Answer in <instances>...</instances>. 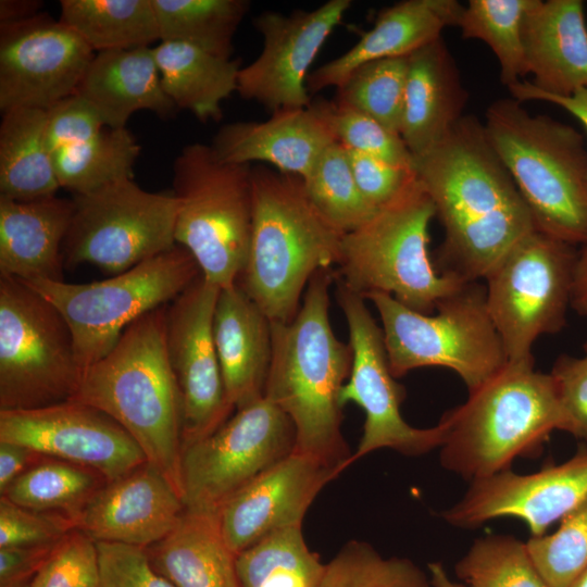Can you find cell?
<instances>
[{
	"label": "cell",
	"mask_w": 587,
	"mask_h": 587,
	"mask_svg": "<svg viewBox=\"0 0 587 587\" xmlns=\"http://www.w3.org/2000/svg\"><path fill=\"white\" fill-rule=\"evenodd\" d=\"M329 101L279 110L265 122L223 125L211 143L217 158L232 164L262 162L304 178L336 141Z\"/></svg>",
	"instance_id": "24"
},
{
	"label": "cell",
	"mask_w": 587,
	"mask_h": 587,
	"mask_svg": "<svg viewBox=\"0 0 587 587\" xmlns=\"http://www.w3.org/2000/svg\"><path fill=\"white\" fill-rule=\"evenodd\" d=\"M105 483L97 472L70 462L39 461L15 478L1 496L24 508L62 512L73 519Z\"/></svg>",
	"instance_id": "38"
},
{
	"label": "cell",
	"mask_w": 587,
	"mask_h": 587,
	"mask_svg": "<svg viewBox=\"0 0 587 587\" xmlns=\"http://www.w3.org/2000/svg\"><path fill=\"white\" fill-rule=\"evenodd\" d=\"M365 299L379 315L396 378L420 367H446L471 391L508 362L487 310L485 286L478 282L441 300L435 314L411 310L387 294L372 292Z\"/></svg>",
	"instance_id": "9"
},
{
	"label": "cell",
	"mask_w": 587,
	"mask_h": 587,
	"mask_svg": "<svg viewBox=\"0 0 587 587\" xmlns=\"http://www.w3.org/2000/svg\"><path fill=\"white\" fill-rule=\"evenodd\" d=\"M82 377L62 314L23 282L0 277V410L70 401Z\"/></svg>",
	"instance_id": "11"
},
{
	"label": "cell",
	"mask_w": 587,
	"mask_h": 587,
	"mask_svg": "<svg viewBox=\"0 0 587 587\" xmlns=\"http://www.w3.org/2000/svg\"><path fill=\"white\" fill-rule=\"evenodd\" d=\"M571 308L587 317V243L577 252L572 284Z\"/></svg>",
	"instance_id": "52"
},
{
	"label": "cell",
	"mask_w": 587,
	"mask_h": 587,
	"mask_svg": "<svg viewBox=\"0 0 587 587\" xmlns=\"http://www.w3.org/2000/svg\"><path fill=\"white\" fill-rule=\"evenodd\" d=\"M524 101H545L559 105L576 117L587 130V88L579 89L570 97L532 95Z\"/></svg>",
	"instance_id": "53"
},
{
	"label": "cell",
	"mask_w": 587,
	"mask_h": 587,
	"mask_svg": "<svg viewBox=\"0 0 587 587\" xmlns=\"http://www.w3.org/2000/svg\"><path fill=\"white\" fill-rule=\"evenodd\" d=\"M340 473L312 455L294 450L234 494L218 510L229 548L238 554L272 532L302 525L319 492Z\"/></svg>",
	"instance_id": "21"
},
{
	"label": "cell",
	"mask_w": 587,
	"mask_h": 587,
	"mask_svg": "<svg viewBox=\"0 0 587 587\" xmlns=\"http://www.w3.org/2000/svg\"><path fill=\"white\" fill-rule=\"evenodd\" d=\"M60 21L96 53L160 40L152 0H61Z\"/></svg>",
	"instance_id": "34"
},
{
	"label": "cell",
	"mask_w": 587,
	"mask_h": 587,
	"mask_svg": "<svg viewBox=\"0 0 587 587\" xmlns=\"http://www.w3.org/2000/svg\"><path fill=\"white\" fill-rule=\"evenodd\" d=\"M337 299L346 317L352 366L339 394L344 408L358 404L365 414L362 436L352 461L380 449L417 457L439 449L445 426L419 428L410 425L400 411L405 389L392 375L382 327L373 319L364 298L338 283Z\"/></svg>",
	"instance_id": "15"
},
{
	"label": "cell",
	"mask_w": 587,
	"mask_h": 587,
	"mask_svg": "<svg viewBox=\"0 0 587 587\" xmlns=\"http://www.w3.org/2000/svg\"><path fill=\"white\" fill-rule=\"evenodd\" d=\"M584 353L587 354V341L584 345Z\"/></svg>",
	"instance_id": "57"
},
{
	"label": "cell",
	"mask_w": 587,
	"mask_h": 587,
	"mask_svg": "<svg viewBox=\"0 0 587 587\" xmlns=\"http://www.w3.org/2000/svg\"><path fill=\"white\" fill-rule=\"evenodd\" d=\"M464 5L455 0H403L383 10L374 26L348 51L308 75L309 92L338 88L358 67L405 57L458 26Z\"/></svg>",
	"instance_id": "26"
},
{
	"label": "cell",
	"mask_w": 587,
	"mask_h": 587,
	"mask_svg": "<svg viewBox=\"0 0 587 587\" xmlns=\"http://www.w3.org/2000/svg\"><path fill=\"white\" fill-rule=\"evenodd\" d=\"M0 441L89 469L107 482L147 462L136 441L113 419L75 401L0 410Z\"/></svg>",
	"instance_id": "18"
},
{
	"label": "cell",
	"mask_w": 587,
	"mask_h": 587,
	"mask_svg": "<svg viewBox=\"0 0 587 587\" xmlns=\"http://www.w3.org/2000/svg\"><path fill=\"white\" fill-rule=\"evenodd\" d=\"M445 237L439 267L465 282L485 279L536 229L532 213L494 150L484 123L465 114L436 146L414 157Z\"/></svg>",
	"instance_id": "1"
},
{
	"label": "cell",
	"mask_w": 587,
	"mask_h": 587,
	"mask_svg": "<svg viewBox=\"0 0 587 587\" xmlns=\"http://www.w3.org/2000/svg\"><path fill=\"white\" fill-rule=\"evenodd\" d=\"M252 228L237 283L274 323L290 322L311 277L337 265L345 233L310 200L302 177L251 167Z\"/></svg>",
	"instance_id": "4"
},
{
	"label": "cell",
	"mask_w": 587,
	"mask_h": 587,
	"mask_svg": "<svg viewBox=\"0 0 587 587\" xmlns=\"http://www.w3.org/2000/svg\"><path fill=\"white\" fill-rule=\"evenodd\" d=\"M550 375L566 420V433L587 442V354H561Z\"/></svg>",
	"instance_id": "48"
},
{
	"label": "cell",
	"mask_w": 587,
	"mask_h": 587,
	"mask_svg": "<svg viewBox=\"0 0 587 587\" xmlns=\"http://www.w3.org/2000/svg\"><path fill=\"white\" fill-rule=\"evenodd\" d=\"M469 92L442 36L408 57L400 136L413 157L442 140L465 115Z\"/></svg>",
	"instance_id": "28"
},
{
	"label": "cell",
	"mask_w": 587,
	"mask_h": 587,
	"mask_svg": "<svg viewBox=\"0 0 587 587\" xmlns=\"http://www.w3.org/2000/svg\"><path fill=\"white\" fill-rule=\"evenodd\" d=\"M347 152L359 189L377 209L399 196L416 177L414 168L398 166L348 149Z\"/></svg>",
	"instance_id": "49"
},
{
	"label": "cell",
	"mask_w": 587,
	"mask_h": 587,
	"mask_svg": "<svg viewBox=\"0 0 587 587\" xmlns=\"http://www.w3.org/2000/svg\"><path fill=\"white\" fill-rule=\"evenodd\" d=\"M99 587H175L152 566L146 548L96 542Z\"/></svg>",
	"instance_id": "47"
},
{
	"label": "cell",
	"mask_w": 587,
	"mask_h": 587,
	"mask_svg": "<svg viewBox=\"0 0 587 587\" xmlns=\"http://www.w3.org/2000/svg\"><path fill=\"white\" fill-rule=\"evenodd\" d=\"M95 51L46 13L0 24V110L49 111L76 93Z\"/></svg>",
	"instance_id": "17"
},
{
	"label": "cell",
	"mask_w": 587,
	"mask_h": 587,
	"mask_svg": "<svg viewBox=\"0 0 587 587\" xmlns=\"http://www.w3.org/2000/svg\"><path fill=\"white\" fill-rule=\"evenodd\" d=\"M184 509L175 487L146 462L107 482L73 520L96 542L148 548L171 532Z\"/></svg>",
	"instance_id": "23"
},
{
	"label": "cell",
	"mask_w": 587,
	"mask_h": 587,
	"mask_svg": "<svg viewBox=\"0 0 587 587\" xmlns=\"http://www.w3.org/2000/svg\"><path fill=\"white\" fill-rule=\"evenodd\" d=\"M295 447L291 421L267 398L237 409L216 430L183 448L185 508L218 512L234 494Z\"/></svg>",
	"instance_id": "14"
},
{
	"label": "cell",
	"mask_w": 587,
	"mask_h": 587,
	"mask_svg": "<svg viewBox=\"0 0 587 587\" xmlns=\"http://www.w3.org/2000/svg\"><path fill=\"white\" fill-rule=\"evenodd\" d=\"M467 587H550L535 565L526 541L512 535L476 538L455 564Z\"/></svg>",
	"instance_id": "40"
},
{
	"label": "cell",
	"mask_w": 587,
	"mask_h": 587,
	"mask_svg": "<svg viewBox=\"0 0 587 587\" xmlns=\"http://www.w3.org/2000/svg\"><path fill=\"white\" fill-rule=\"evenodd\" d=\"M220 289L201 274L166 309V351L182 401L183 448L216 430L235 410L213 338Z\"/></svg>",
	"instance_id": "16"
},
{
	"label": "cell",
	"mask_w": 587,
	"mask_h": 587,
	"mask_svg": "<svg viewBox=\"0 0 587 587\" xmlns=\"http://www.w3.org/2000/svg\"><path fill=\"white\" fill-rule=\"evenodd\" d=\"M523 39L527 74L508 87L523 102L532 95L570 97L587 88V22L582 0H536Z\"/></svg>",
	"instance_id": "25"
},
{
	"label": "cell",
	"mask_w": 587,
	"mask_h": 587,
	"mask_svg": "<svg viewBox=\"0 0 587 587\" xmlns=\"http://www.w3.org/2000/svg\"><path fill=\"white\" fill-rule=\"evenodd\" d=\"M408 57L366 63L337 88L335 102L358 110L400 135Z\"/></svg>",
	"instance_id": "41"
},
{
	"label": "cell",
	"mask_w": 587,
	"mask_h": 587,
	"mask_svg": "<svg viewBox=\"0 0 587 587\" xmlns=\"http://www.w3.org/2000/svg\"><path fill=\"white\" fill-rule=\"evenodd\" d=\"M330 102V124L336 141L348 150L413 168L414 157L399 134L358 110Z\"/></svg>",
	"instance_id": "44"
},
{
	"label": "cell",
	"mask_w": 587,
	"mask_h": 587,
	"mask_svg": "<svg viewBox=\"0 0 587 587\" xmlns=\"http://www.w3.org/2000/svg\"><path fill=\"white\" fill-rule=\"evenodd\" d=\"M200 275L191 253L176 243L103 280L71 284L36 278L21 282L48 300L65 319L83 373L112 349L126 327L174 300Z\"/></svg>",
	"instance_id": "10"
},
{
	"label": "cell",
	"mask_w": 587,
	"mask_h": 587,
	"mask_svg": "<svg viewBox=\"0 0 587 587\" xmlns=\"http://www.w3.org/2000/svg\"><path fill=\"white\" fill-rule=\"evenodd\" d=\"M536 0H470L458 26L463 38L485 42L496 55L507 87L527 74L523 27Z\"/></svg>",
	"instance_id": "37"
},
{
	"label": "cell",
	"mask_w": 587,
	"mask_h": 587,
	"mask_svg": "<svg viewBox=\"0 0 587 587\" xmlns=\"http://www.w3.org/2000/svg\"><path fill=\"white\" fill-rule=\"evenodd\" d=\"M587 499V449L529 474L511 469L470 482L463 496L440 515L449 525L473 529L500 517L523 521L539 537Z\"/></svg>",
	"instance_id": "20"
},
{
	"label": "cell",
	"mask_w": 587,
	"mask_h": 587,
	"mask_svg": "<svg viewBox=\"0 0 587 587\" xmlns=\"http://www.w3.org/2000/svg\"><path fill=\"white\" fill-rule=\"evenodd\" d=\"M154 570L175 587H240L218 512L185 508L171 532L146 548Z\"/></svg>",
	"instance_id": "31"
},
{
	"label": "cell",
	"mask_w": 587,
	"mask_h": 587,
	"mask_svg": "<svg viewBox=\"0 0 587 587\" xmlns=\"http://www.w3.org/2000/svg\"><path fill=\"white\" fill-rule=\"evenodd\" d=\"M42 457L23 446L0 441V494Z\"/></svg>",
	"instance_id": "51"
},
{
	"label": "cell",
	"mask_w": 587,
	"mask_h": 587,
	"mask_svg": "<svg viewBox=\"0 0 587 587\" xmlns=\"http://www.w3.org/2000/svg\"><path fill=\"white\" fill-rule=\"evenodd\" d=\"M567 587H587V569L579 574Z\"/></svg>",
	"instance_id": "56"
},
{
	"label": "cell",
	"mask_w": 587,
	"mask_h": 587,
	"mask_svg": "<svg viewBox=\"0 0 587 587\" xmlns=\"http://www.w3.org/2000/svg\"><path fill=\"white\" fill-rule=\"evenodd\" d=\"M48 112L20 108L2 113L0 196L33 201L57 196L61 188L47 142Z\"/></svg>",
	"instance_id": "33"
},
{
	"label": "cell",
	"mask_w": 587,
	"mask_h": 587,
	"mask_svg": "<svg viewBox=\"0 0 587 587\" xmlns=\"http://www.w3.org/2000/svg\"><path fill=\"white\" fill-rule=\"evenodd\" d=\"M427 574L429 576L432 587H467L463 583L453 580L445 566L439 562L428 563Z\"/></svg>",
	"instance_id": "55"
},
{
	"label": "cell",
	"mask_w": 587,
	"mask_h": 587,
	"mask_svg": "<svg viewBox=\"0 0 587 587\" xmlns=\"http://www.w3.org/2000/svg\"><path fill=\"white\" fill-rule=\"evenodd\" d=\"M213 338L229 404L237 410L263 398L273 352L272 322L238 283L220 289Z\"/></svg>",
	"instance_id": "27"
},
{
	"label": "cell",
	"mask_w": 587,
	"mask_h": 587,
	"mask_svg": "<svg viewBox=\"0 0 587 587\" xmlns=\"http://www.w3.org/2000/svg\"><path fill=\"white\" fill-rule=\"evenodd\" d=\"M63 242L64 265L91 264L111 275L125 272L176 245L177 200L150 192L134 178L73 195Z\"/></svg>",
	"instance_id": "13"
},
{
	"label": "cell",
	"mask_w": 587,
	"mask_h": 587,
	"mask_svg": "<svg viewBox=\"0 0 587 587\" xmlns=\"http://www.w3.org/2000/svg\"><path fill=\"white\" fill-rule=\"evenodd\" d=\"M350 7V0H329L311 11L258 15L254 26L263 48L253 62L240 67L237 92L272 113L309 107L310 65Z\"/></svg>",
	"instance_id": "19"
},
{
	"label": "cell",
	"mask_w": 587,
	"mask_h": 587,
	"mask_svg": "<svg viewBox=\"0 0 587 587\" xmlns=\"http://www.w3.org/2000/svg\"><path fill=\"white\" fill-rule=\"evenodd\" d=\"M302 179L315 208L345 234L362 225L377 210L359 189L347 149L338 141L323 152Z\"/></svg>",
	"instance_id": "39"
},
{
	"label": "cell",
	"mask_w": 587,
	"mask_h": 587,
	"mask_svg": "<svg viewBox=\"0 0 587 587\" xmlns=\"http://www.w3.org/2000/svg\"><path fill=\"white\" fill-rule=\"evenodd\" d=\"M72 215V199L0 196V277L63 280V242Z\"/></svg>",
	"instance_id": "29"
},
{
	"label": "cell",
	"mask_w": 587,
	"mask_h": 587,
	"mask_svg": "<svg viewBox=\"0 0 587 587\" xmlns=\"http://www.w3.org/2000/svg\"><path fill=\"white\" fill-rule=\"evenodd\" d=\"M96 541L73 528L57 542L29 587H99Z\"/></svg>",
	"instance_id": "45"
},
{
	"label": "cell",
	"mask_w": 587,
	"mask_h": 587,
	"mask_svg": "<svg viewBox=\"0 0 587 587\" xmlns=\"http://www.w3.org/2000/svg\"><path fill=\"white\" fill-rule=\"evenodd\" d=\"M434 204L415 177L394 200L344 235L340 283L362 298L387 294L407 308L430 314L465 282L441 273L428 251Z\"/></svg>",
	"instance_id": "7"
},
{
	"label": "cell",
	"mask_w": 587,
	"mask_h": 587,
	"mask_svg": "<svg viewBox=\"0 0 587 587\" xmlns=\"http://www.w3.org/2000/svg\"><path fill=\"white\" fill-rule=\"evenodd\" d=\"M439 421L440 465L469 482L511 469L517 458L537 453L552 432H566L552 377L535 370L534 360L508 361Z\"/></svg>",
	"instance_id": "5"
},
{
	"label": "cell",
	"mask_w": 587,
	"mask_h": 587,
	"mask_svg": "<svg viewBox=\"0 0 587 587\" xmlns=\"http://www.w3.org/2000/svg\"><path fill=\"white\" fill-rule=\"evenodd\" d=\"M557 530L526 540L529 554L550 587H567L587 569V499Z\"/></svg>",
	"instance_id": "43"
},
{
	"label": "cell",
	"mask_w": 587,
	"mask_h": 587,
	"mask_svg": "<svg viewBox=\"0 0 587 587\" xmlns=\"http://www.w3.org/2000/svg\"><path fill=\"white\" fill-rule=\"evenodd\" d=\"M486 135L527 204L536 229L587 243V149L582 134L514 98L486 110Z\"/></svg>",
	"instance_id": "6"
},
{
	"label": "cell",
	"mask_w": 587,
	"mask_h": 587,
	"mask_svg": "<svg viewBox=\"0 0 587 587\" xmlns=\"http://www.w3.org/2000/svg\"><path fill=\"white\" fill-rule=\"evenodd\" d=\"M75 95L110 128H125L138 111L164 118L177 109L162 88L152 47L95 53Z\"/></svg>",
	"instance_id": "30"
},
{
	"label": "cell",
	"mask_w": 587,
	"mask_h": 587,
	"mask_svg": "<svg viewBox=\"0 0 587 587\" xmlns=\"http://www.w3.org/2000/svg\"><path fill=\"white\" fill-rule=\"evenodd\" d=\"M47 112V142L61 188L83 195L134 178L140 146L126 127L105 126L76 95Z\"/></svg>",
	"instance_id": "22"
},
{
	"label": "cell",
	"mask_w": 587,
	"mask_h": 587,
	"mask_svg": "<svg viewBox=\"0 0 587 587\" xmlns=\"http://www.w3.org/2000/svg\"><path fill=\"white\" fill-rule=\"evenodd\" d=\"M55 545L0 548V587H29Z\"/></svg>",
	"instance_id": "50"
},
{
	"label": "cell",
	"mask_w": 587,
	"mask_h": 587,
	"mask_svg": "<svg viewBox=\"0 0 587 587\" xmlns=\"http://www.w3.org/2000/svg\"><path fill=\"white\" fill-rule=\"evenodd\" d=\"M167 304L126 327L112 349L83 371L70 401L113 419L182 497L183 411L166 351Z\"/></svg>",
	"instance_id": "3"
},
{
	"label": "cell",
	"mask_w": 587,
	"mask_h": 587,
	"mask_svg": "<svg viewBox=\"0 0 587 587\" xmlns=\"http://www.w3.org/2000/svg\"><path fill=\"white\" fill-rule=\"evenodd\" d=\"M576 257L574 246L535 229L485 277L487 310L509 362L533 361L535 341L565 326Z\"/></svg>",
	"instance_id": "12"
},
{
	"label": "cell",
	"mask_w": 587,
	"mask_h": 587,
	"mask_svg": "<svg viewBox=\"0 0 587 587\" xmlns=\"http://www.w3.org/2000/svg\"><path fill=\"white\" fill-rule=\"evenodd\" d=\"M43 2L39 0H1L0 24L17 23L40 14Z\"/></svg>",
	"instance_id": "54"
},
{
	"label": "cell",
	"mask_w": 587,
	"mask_h": 587,
	"mask_svg": "<svg viewBox=\"0 0 587 587\" xmlns=\"http://www.w3.org/2000/svg\"><path fill=\"white\" fill-rule=\"evenodd\" d=\"M177 200L175 242L187 249L202 276L235 285L249 253L252 228L250 164L221 161L211 145H186L173 164Z\"/></svg>",
	"instance_id": "8"
},
{
	"label": "cell",
	"mask_w": 587,
	"mask_h": 587,
	"mask_svg": "<svg viewBox=\"0 0 587 587\" xmlns=\"http://www.w3.org/2000/svg\"><path fill=\"white\" fill-rule=\"evenodd\" d=\"M73 528L68 514L24 508L0 496V548L52 545Z\"/></svg>",
	"instance_id": "46"
},
{
	"label": "cell",
	"mask_w": 587,
	"mask_h": 587,
	"mask_svg": "<svg viewBox=\"0 0 587 587\" xmlns=\"http://www.w3.org/2000/svg\"><path fill=\"white\" fill-rule=\"evenodd\" d=\"M325 565L308 547L302 525L267 534L236 559L240 587H319Z\"/></svg>",
	"instance_id": "35"
},
{
	"label": "cell",
	"mask_w": 587,
	"mask_h": 587,
	"mask_svg": "<svg viewBox=\"0 0 587 587\" xmlns=\"http://www.w3.org/2000/svg\"><path fill=\"white\" fill-rule=\"evenodd\" d=\"M160 41L184 42L230 59L234 36L247 14V0H152Z\"/></svg>",
	"instance_id": "36"
},
{
	"label": "cell",
	"mask_w": 587,
	"mask_h": 587,
	"mask_svg": "<svg viewBox=\"0 0 587 587\" xmlns=\"http://www.w3.org/2000/svg\"><path fill=\"white\" fill-rule=\"evenodd\" d=\"M319 587H432L429 576L408 558L382 555L365 541L347 542L326 563Z\"/></svg>",
	"instance_id": "42"
},
{
	"label": "cell",
	"mask_w": 587,
	"mask_h": 587,
	"mask_svg": "<svg viewBox=\"0 0 587 587\" xmlns=\"http://www.w3.org/2000/svg\"><path fill=\"white\" fill-rule=\"evenodd\" d=\"M332 268L310 279L299 311L287 323L272 322L273 352L264 397L291 421L295 450L345 471L352 461L341 434L339 394L352 366L350 344L339 340L329 320Z\"/></svg>",
	"instance_id": "2"
},
{
	"label": "cell",
	"mask_w": 587,
	"mask_h": 587,
	"mask_svg": "<svg viewBox=\"0 0 587 587\" xmlns=\"http://www.w3.org/2000/svg\"><path fill=\"white\" fill-rule=\"evenodd\" d=\"M152 49L162 88L176 108L202 122L218 121L221 103L237 91L238 61L177 41H160Z\"/></svg>",
	"instance_id": "32"
}]
</instances>
